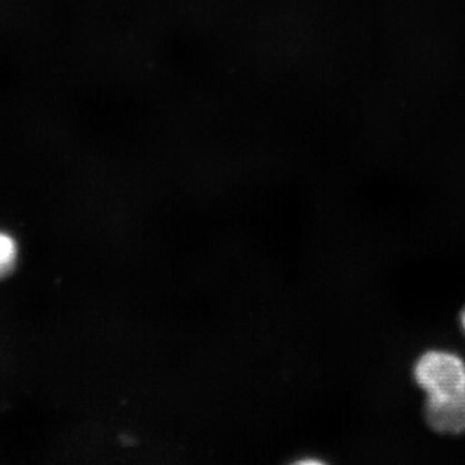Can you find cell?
Segmentation results:
<instances>
[{"mask_svg": "<svg viewBox=\"0 0 465 465\" xmlns=\"http://www.w3.org/2000/svg\"><path fill=\"white\" fill-rule=\"evenodd\" d=\"M414 378L427 394L425 421L434 432L465 433L464 361L450 351H427L415 363Z\"/></svg>", "mask_w": 465, "mask_h": 465, "instance_id": "obj_1", "label": "cell"}, {"mask_svg": "<svg viewBox=\"0 0 465 465\" xmlns=\"http://www.w3.org/2000/svg\"><path fill=\"white\" fill-rule=\"evenodd\" d=\"M16 262V244L8 235L0 232V280L11 273Z\"/></svg>", "mask_w": 465, "mask_h": 465, "instance_id": "obj_2", "label": "cell"}, {"mask_svg": "<svg viewBox=\"0 0 465 465\" xmlns=\"http://www.w3.org/2000/svg\"><path fill=\"white\" fill-rule=\"evenodd\" d=\"M460 322H461V326H463V330L465 332V309L463 312H461Z\"/></svg>", "mask_w": 465, "mask_h": 465, "instance_id": "obj_3", "label": "cell"}]
</instances>
